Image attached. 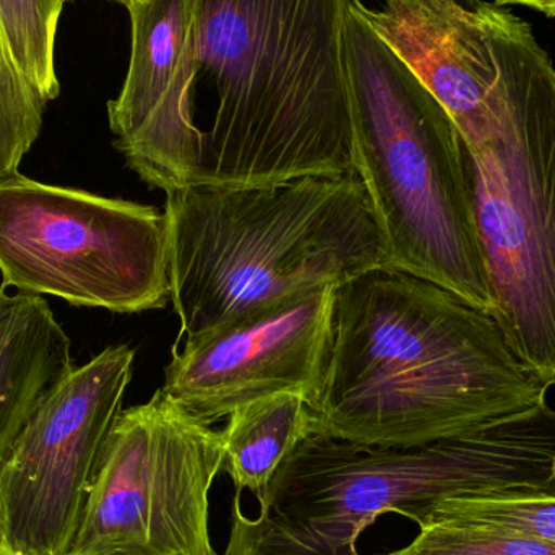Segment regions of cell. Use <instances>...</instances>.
<instances>
[{
  "mask_svg": "<svg viewBox=\"0 0 555 555\" xmlns=\"http://www.w3.org/2000/svg\"><path fill=\"white\" fill-rule=\"evenodd\" d=\"M346 9L348 0H191L171 90L117 152L165 194L356 172Z\"/></svg>",
  "mask_w": 555,
  "mask_h": 555,
  "instance_id": "cell-1",
  "label": "cell"
},
{
  "mask_svg": "<svg viewBox=\"0 0 555 555\" xmlns=\"http://www.w3.org/2000/svg\"><path fill=\"white\" fill-rule=\"evenodd\" d=\"M489 313L391 267L339 284L315 436L413 447L547 400Z\"/></svg>",
  "mask_w": 555,
  "mask_h": 555,
  "instance_id": "cell-2",
  "label": "cell"
},
{
  "mask_svg": "<svg viewBox=\"0 0 555 555\" xmlns=\"http://www.w3.org/2000/svg\"><path fill=\"white\" fill-rule=\"evenodd\" d=\"M555 492V410L537 404L472 433L413 447L307 436L281 463L257 517L234 495L223 555H361L387 514L424 528L443 502Z\"/></svg>",
  "mask_w": 555,
  "mask_h": 555,
  "instance_id": "cell-3",
  "label": "cell"
},
{
  "mask_svg": "<svg viewBox=\"0 0 555 555\" xmlns=\"http://www.w3.org/2000/svg\"><path fill=\"white\" fill-rule=\"evenodd\" d=\"M169 300L181 338L293 294L390 267L358 172L166 194Z\"/></svg>",
  "mask_w": 555,
  "mask_h": 555,
  "instance_id": "cell-4",
  "label": "cell"
},
{
  "mask_svg": "<svg viewBox=\"0 0 555 555\" xmlns=\"http://www.w3.org/2000/svg\"><path fill=\"white\" fill-rule=\"evenodd\" d=\"M348 0L346 70L354 169L390 267L430 281L491 315L462 133L446 107Z\"/></svg>",
  "mask_w": 555,
  "mask_h": 555,
  "instance_id": "cell-5",
  "label": "cell"
},
{
  "mask_svg": "<svg viewBox=\"0 0 555 555\" xmlns=\"http://www.w3.org/2000/svg\"><path fill=\"white\" fill-rule=\"evenodd\" d=\"M498 80L485 139L465 143L491 317L528 371L555 385V67L520 16L479 3Z\"/></svg>",
  "mask_w": 555,
  "mask_h": 555,
  "instance_id": "cell-6",
  "label": "cell"
},
{
  "mask_svg": "<svg viewBox=\"0 0 555 555\" xmlns=\"http://www.w3.org/2000/svg\"><path fill=\"white\" fill-rule=\"evenodd\" d=\"M0 287L140 313L169 300L165 211L15 175L0 179Z\"/></svg>",
  "mask_w": 555,
  "mask_h": 555,
  "instance_id": "cell-7",
  "label": "cell"
},
{
  "mask_svg": "<svg viewBox=\"0 0 555 555\" xmlns=\"http://www.w3.org/2000/svg\"><path fill=\"white\" fill-rule=\"evenodd\" d=\"M221 434L166 397L120 411L65 555H218L210 489Z\"/></svg>",
  "mask_w": 555,
  "mask_h": 555,
  "instance_id": "cell-8",
  "label": "cell"
},
{
  "mask_svg": "<svg viewBox=\"0 0 555 555\" xmlns=\"http://www.w3.org/2000/svg\"><path fill=\"white\" fill-rule=\"evenodd\" d=\"M135 351L109 346L72 369L0 462V525L18 555H65L107 437L122 411Z\"/></svg>",
  "mask_w": 555,
  "mask_h": 555,
  "instance_id": "cell-9",
  "label": "cell"
},
{
  "mask_svg": "<svg viewBox=\"0 0 555 555\" xmlns=\"http://www.w3.org/2000/svg\"><path fill=\"white\" fill-rule=\"evenodd\" d=\"M336 287L272 300L189 336L172 348L163 393L208 424L283 391L312 404L332 351Z\"/></svg>",
  "mask_w": 555,
  "mask_h": 555,
  "instance_id": "cell-10",
  "label": "cell"
},
{
  "mask_svg": "<svg viewBox=\"0 0 555 555\" xmlns=\"http://www.w3.org/2000/svg\"><path fill=\"white\" fill-rule=\"evenodd\" d=\"M374 31L446 107L463 142L485 139L494 119L498 65L481 7L456 0H385L362 7Z\"/></svg>",
  "mask_w": 555,
  "mask_h": 555,
  "instance_id": "cell-11",
  "label": "cell"
},
{
  "mask_svg": "<svg viewBox=\"0 0 555 555\" xmlns=\"http://www.w3.org/2000/svg\"><path fill=\"white\" fill-rule=\"evenodd\" d=\"M70 348L41 296L0 287V462L46 395L74 369Z\"/></svg>",
  "mask_w": 555,
  "mask_h": 555,
  "instance_id": "cell-12",
  "label": "cell"
},
{
  "mask_svg": "<svg viewBox=\"0 0 555 555\" xmlns=\"http://www.w3.org/2000/svg\"><path fill=\"white\" fill-rule=\"evenodd\" d=\"M132 54L122 90L107 104L114 145L139 135L165 103L191 29V0H137L129 7Z\"/></svg>",
  "mask_w": 555,
  "mask_h": 555,
  "instance_id": "cell-13",
  "label": "cell"
},
{
  "mask_svg": "<svg viewBox=\"0 0 555 555\" xmlns=\"http://www.w3.org/2000/svg\"><path fill=\"white\" fill-rule=\"evenodd\" d=\"M221 434L224 466L236 494L250 491L257 501L281 463L312 434L306 398L293 391L249 401L230 414Z\"/></svg>",
  "mask_w": 555,
  "mask_h": 555,
  "instance_id": "cell-14",
  "label": "cell"
},
{
  "mask_svg": "<svg viewBox=\"0 0 555 555\" xmlns=\"http://www.w3.org/2000/svg\"><path fill=\"white\" fill-rule=\"evenodd\" d=\"M64 0H0V38L26 83L46 104L61 91L54 42Z\"/></svg>",
  "mask_w": 555,
  "mask_h": 555,
  "instance_id": "cell-15",
  "label": "cell"
},
{
  "mask_svg": "<svg viewBox=\"0 0 555 555\" xmlns=\"http://www.w3.org/2000/svg\"><path fill=\"white\" fill-rule=\"evenodd\" d=\"M463 521L555 544V492L515 491L443 502L429 525Z\"/></svg>",
  "mask_w": 555,
  "mask_h": 555,
  "instance_id": "cell-16",
  "label": "cell"
},
{
  "mask_svg": "<svg viewBox=\"0 0 555 555\" xmlns=\"http://www.w3.org/2000/svg\"><path fill=\"white\" fill-rule=\"evenodd\" d=\"M46 103L16 70L0 38V179L20 165L41 133Z\"/></svg>",
  "mask_w": 555,
  "mask_h": 555,
  "instance_id": "cell-17",
  "label": "cell"
},
{
  "mask_svg": "<svg viewBox=\"0 0 555 555\" xmlns=\"http://www.w3.org/2000/svg\"><path fill=\"white\" fill-rule=\"evenodd\" d=\"M384 555H555V544L463 521H437L421 528L408 546Z\"/></svg>",
  "mask_w": 555,
  "mask_h": 555,
  "instance_id": "cell-18",
  "label": "cell"
},
{
  "mask_svg": "<svg viewBox=\"0 0 555 555\" xmlns=\"http://www.w3.org/2000/svg\"><path fill=\"white\" fill-rule=\"evenodd\" d=\"M494 5H525L547 16H555V0H495Z\"/></svg>",
  "mask_w": 555,
  "mask_h": 555,
  "instance_id": "cell-19",
  "label": "cell"
},
{
  "mask_svg": "<svg viewBox=\"0 0 555 555\" xmlns=\"http://www.w3.org/2000/svg\"><path fill=\"white\" fill-rule=\"evenodd\" d=\"M0 555H18L10 546L7 541L5 534H3L2 525H0Z\"/></svg>",
  "mask_w": 555,
  "mask_h": 555,
  "instance_id": "cell-20",
  "label": "cell"
},
{
  "mask_svg": "<svg viewBox=\"0 0 555 555\" xmlns=\"http://www.w3.org/2000/svg\"><path fill=\"white\" fill-rule=\"evenodd\" d=\"M456 2L462 3V5L468 7V9L475 10L482 0H456Z\"/></svg>",
  "mask_w": 555,
  "mask_h": 555,
  "instance_id": "cell-21",
  "label": "cell"
},
{
  "mask_svg": "<svg viewBox=\"0 0 555 555\" xmlns=\"http://www.w3.org/2000/svg\"><path fill=\"white\" fill-rule=\"evenodd\" d=\"M116 2H119L120 5L126 7V9H129L130 5H132L133 2H137V0H116Z\"/></svg>",
  "mask_w": 555,
  "mask_h": 555,
  "instance_id": "cell-22",
  "label": "cell"
}]
</instances>
